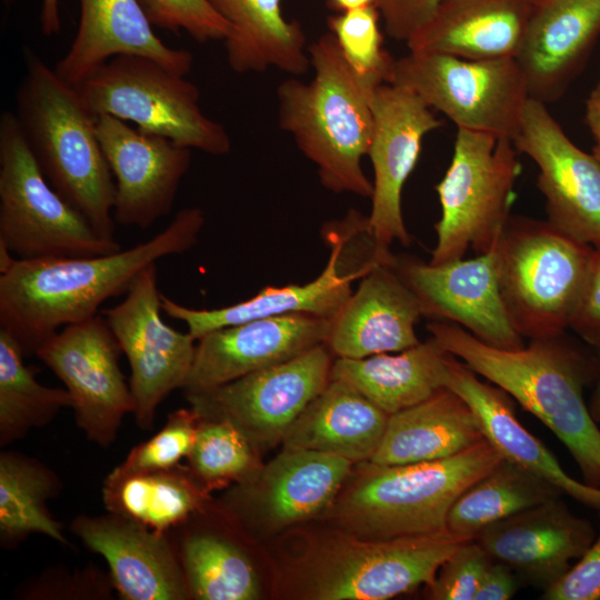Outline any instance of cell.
<instances>
[{
	"instance_id": "6da1fadb",
	"label": "cell",
	"mask_w": 600,
	"mask_h": 600,
	"mask_svg": "<svg viewBox=\"0 0 600 600\" xmlns=\"http://www.w3.org/2000/svg\"><path fill=\"white\" fill-rule=\"evenodd\" d=\"M203 223L200 208H186L162 231L129 249L91 257L16 258L0 272V328L26 357L34 356L60 327L87 320L106 300L127 293L144 268L191 249Z\"/></svg>"
},
{
	"instance_id": "7a4b0ae2",
	"label": "cell",
	"mask_w": 600,
	"mask_h": 600,
	"mask_svg": "<svg viewBox=\"0 0 600 600\" xmlns=\"http://www.w3.org/2000/svg\"><path fill=\"white\" fill-rule=\"evenodd\" d=\"M427 329L447 352L542 421L568 449L582 481L600 489V430L583 399L584 386L597 379L598 361L563 334L530 339L527 347L506 350L452 322L432 320Z\"/></svg>"
},
{
	"instance_id": "3957f363",
	"label": "cell",
	"mask_w": 600,
	"mask_h": 600,
	"mask_svg": "<svg viewBox=\"0 0 600 600\" xmlns=\"http://www.w3.org/2000/svg\"><path fill=\"white\" fill-rule=\"evenodd\" d=\"M308 53L312 79L289 78L277 88L279 126L317 167L324 188L370 198L373 186L361 162L373 133L372 94L386 82L358 74L330 31Z\"/></svg>"
},
{
	"instance_id": "277c9868",
	"label": "cell",
	"mask_w": 600,
	"mask_h": 600,
	"mask_svg": "<svg viewBox=\"0 0 600 600\" xmlns=\"http://www.w3.org/2000/svg\"><path fill=\"white\" fill-rule=\"evenodd\" d=\"M18 87L16 116L50 186L102 238L114 240L116 182L101 149L97 117L31 48Z\"/></svg>"
},
{
	"instance_id": "5b68a950",
	"label": "cell",
	"mask_w": 600,
	"mask_h": 600,
	"mask_svg": "<svg viewBox=\"0 0 600 600\" xmlns=\"http://www.w3.org/2000/svg\"><path fill=\"white\" fill-rule=\"evenodd\" d=\"M487 440L454 456L416 463H357L323 516L363 539L447 530L457 498L502 460Z\"/></svg>"
},
{
	"instance_id": "8992f818",
	"label": "cell",
	"mask_w": 600,
	"mask_h": 600,
	"mask_svg": "<svg viewBox=\"0 0 600 600\" xmlns=\"http://www.w3.org/2000/svg\"><path fill=\"white\" fill-rule=\"evenodd\" d=\"M469 538L448 530L363 539L333 527L284 569L281 589L306 600H386L427 587Z\"/></svg>"
},
{
	"instance_id": "52a82bcc",
	"label": "cell",
	"mask_w": 600,
	"mask_h": 600,
	"mask_svg": "<svg viewBox=\"0 0 600 600\" xmlns=\"http://www.w3.org/2000/svg\"><path fill=\"white\" fill-rule=\"evenodd\" d=\"M593 247L548 221L510 216L494 250L500 294L522 338L570 328Z\"/></svg>"
},
{
	"instance_id": "ba28073f",
	"label": "cell",
	"mask_w": 600,
	"mask_h": 600,
	"mask_svg": "<svg viewBox=\"0 0 600 600\" xmlns=\"http://www.w3.org/2000/svg\"><path fill=\"white\" fill-rule=\"evenodd\" d=\"M0 242L21 260L102 256L121 250L48 182L16 113L0 117Z\"/></svg>"
},
{
	"instance_id": "9c48e42d",
	"label": "cell",
	"mask_w": 600,
	"mask_h": 600,
	"mask_svg": "<svg viewBox=\"0 0 600 600\" xmlns=\"http://www.w3.org/2000/svg\"><path fill=\"white\" fill-rule=\"evenodd\" d=\"M512 140L458 128L453 154L436 186L441 217L430 263L461 260L469 248L492 251L510 217L521 171Z\"/></svg>"
},
{
	"instance_id": "30bf717a",
	"label": "cell",
	"mask_w": 600,
	"mask_h": 600,
	"mask_svg": "<svg viewBox=\"0 0 600 600\" xmlns=\"http://www.w3.org/2000/svg\"><path fill=\"white\" fill-rule=\"evenodd\" d=\"M76 89L96 117L109 114L131 121L142 132L212 156L231 150L224 127L202 112L198 88L152 59L116 56Z\"/></svg>"
},
{
	"instance_id": "8fae6325",
	"label": "cell",
	"mask_w": 600,
	"mask_h": 600,
	"mask_svg": "<svg viewBox=\"0 0 600 600\" xmlns=\"http://www.w3.org/2000/svg\"><path fill=\"white\" fill-rule=\"evenodd\" d=\"M390 83L409 89L458 128L512 141L530 98L516 58L468 60L410 51L394 59Z\"/></svg>"
},
{
	"instance_id": "7c38bea8",
	"label": "cell",
	"mask_w": 600,
	"mask_h": 600,
	"mask_svg": "<svg viewBox=\"0 0 600 600\" xmlns=\"http://www.w3.org/2000/svg\"><path fill=\"white\" fill-rule=\"evenodd\" d=\"M326 344L217 388L186 393L199 417L233 422L258 452L282 443L308 404L331 380L333 360Z\"/></svg>"
},
{
	"instance_id": "4fadbf2b",
	"label": "cell",
	"mask_w": 600,
	"mask_h": 600,
	"mask_svg": "<svg viewBox=\"0 0 600 600\" xmlns=\"http://www.w3.org/2000/svg\"><path fill=\"white\" fill-rule=\"evenodd\" d=\"M161 311L156 263L139 273L122 302L101 311L128 359L133 416L142 430H151L160 403L182 390L196 354L197 340L168 326Z\"/></svg>"
},
{
	"instance_id": "5bb4252c",
	"label": "cell",
	"mask_w": 600,
	"mask_h": 600,
	"mask_svg": "<svg viewBox=\"0 0 600 600\" xmlns=\"http://www.w3.org/2000/svg\"><path fill=\"white\" fill-rule=\"evenodd\" d=\"M122 350L107 320L96 314L68 324L37 350L68 390L74 421L88 440L111 446L134 399L119 367Z\"/></svg>"
},
{
	"instance_id": "9a60e30c",
	"label": "cell",
	"mask_w": 600,
	"mask_h": 600,
	"mask_svg": "<svg viewBox=\"0 0 600 600\" xmlns=\"http://www.w3.org/2000/svg\"><path fill=\"white\" fill-rule=\"evenodd\" d=\"M516 149L539 168L537 186L546 198L548 222L571 238L600 247V161L582 151L550 114L529 98Z\"/></svg>"
},
{
	"instance_id": "2e32d148",
	"label": "cell",
	"mask_w": 600,
	"mask_h": 600,
	"mask_svg": "<svg viewBox=\"0 0 600 600\" xmlns=\"http://www.w3.org/2000/svg\"><path fill=\"white\" fill-rule=\"evenodd\" d=\"M373 133L368 151L373 168L369 232L378 248L390 251L411 242L401 209L402 188L414 169L423 138L440 128L431 108L409 89L381 83L372 94Z\"/></svg>"
},
{
	"instance_id": "e0dca14e",
	"label": "cell",
	"mask_w": 600,
	"mask_h": 600,
	"mask_svg": "<svg viewBox=\"0 0 600 600\" xmlns=\"http://www.w3.org/2000/svg\"><path fill=\"white\" fill-rule=\"evenodd\" d=\"M353 469L339 456L283 447L224 507L249 528L274 531L323 516Z\"/></svg>"
},
{
	"instance_id": "ac0fdd59",
	"label": "cell",
	"mask_w": 600,
	"mask_h": 600,
	"mask_svg": "<svg viewBox=\"0 0 600 600\" xmlns=\"http://www.w3.org/2000/svg\"><path fill=\"white\" fill-rule=\"evenodd\" d=\"M96 130L116 182V223L148 229L171 211L191 149L109 114L97 117Z\"/></svg>"
},
{
	"instance_id": "d6986e66",
	"label": "cell",
	"mask_w": 600,
	"mask_h": 600,
	"mask_svg": "<svg viewBox=\"0 0 600 600\" xmlns=\"http://www.w3.org/2000/svg\"><path fill=\"white\" fill-rule=\"evenodd\" d=\"M396 269L417 296L422 316L459 324L496 348L524 347L500 294L494 250L443 264L397 257Z\"/></svg>"
},
{
	"instance_id": "ffe728a7",
	"label": "cell",
	"mask_w": 600,
	"mask_h": 600,
	"mask_svg": "<svg viewBox=\"0 0 600 600\" xmlns=\"http://www.w3.org/2000/svg\"><path fill=\"white\" fill-rule=\"evenodd\" d=\"M562 497L496 522L474 538L492 559L511 568L521 584L542 592L562 579L597 536L592 523L574 514Z\"/></svg>"
},
{
	"instance_id": "44dd1931",
	"label": "cell",
	"mask_w": 600,
	"mask_h": 600,
	"mask_svg": "<svg viewBox=\"0 0 600 600\" xmlns=\"http://www.w3.org/2000/svg\"><path fill=\"white\" fill-rule=\"evenodd\" d=\"M330 320L309 314L256 319L201 337L182 391L193 393L231 382L324 344Z\"/></svg>"
},
{
	"instance_id": "7402d4cb",
	"label": "cell",
	"mask_w": 600,
	"mask_h": 600,
	"mask_svg": "<svg viewBox=\"0 0 600 600\" xmlns=\"http://www.w3.org/2000/svg\"><path fill=\"white\" fill-rule=\"evenodd\" d=\"M71 531L106 560L110 582L126 600H189L174 540L123 517L81 514Z\"/></svg>"
},
{
	"instance_id": "603a6c76",
	"label": "cell",
	"mask_w": 600,
	"mask_h": 600,
	"mask_svg": "<svg viewBox=\"0 0 600 600\" xmlns=\"http://www.w3.org/2000/svg\"><path fill=\"white\" fill-rule=\"evenodd\" d=\"M421 316V304L396 261L379 263L330 320L324 344L336 358L403 351L421 342L414 330Z\"/></svg>"
},
{
	"instance_id": "cb8c5ba5",
	"label": "cell",
	"mask_w": 600,
	"mask_h": 600,
	"mask_svg": "<svg viewBox=\"0 0 600 600\" xmlns=\"http://www.w3.org/2000/svg\"><path fill=\"white\" fill-rule=\"evenodd\" d=\"M600 38V0H544L534 4L516 57L529 96L560 99Z\"/></svg>"
},
{
	"instance_id": "d4e9b609",
	"label": "cell",
	"mask_w": 600,
	"mask_h": 600,
	"mask_svg": "<svg viewBox=\"0 0 600 600\" xmlns=\"http://www.w3.org/2000/svg\"><path fill=\"white\" fill-rule=\"evenodd\" d=\"M327 236L329 260L322 272L310 282L266 287L247 300L209 310L188 308L162 294L161 310L168 317L184 322L196 340L218 329L268 317L309 314L331 320L352 293L351 282L362 278L377 264H348V258L342 257L343 231L338 233L331 229Z\"/></svg>"
},
{
	"instance_id": "484cf974",
	"label": "cell",
	"mask_w": 600,
	"mask_h": 600,
	"mask_svg": "<svg viewBox=\"0 0 600 600\" xmlns=\"http://www.w3.org/2000/svg\"><path fill=\"white\" fill-rule=\"evenodd\" d=\"M78 32L69 51L57 62V74L78 88L110 58L134 54L152 59L186 76L193 54L172 49L156 36L140 0H80Z\"/></svg>"
},
{
	"instance_id": "4316f807",
	"label": "cell",
	"mask_w": 600,
	"mask_h": 600,
	"mask_svg": "<svg viewBox=\"0 0 600 600\" xmlns=\"http://www.w3.org/2000/svg\"><path fill=\"white\" fill-rule=\"evenodd\" d=\"M444 387L462 397L476 412L486 439L509 460L554 486L588 508L600 510V489L570 477L551 451L517 419L504 391L478 379L449 353Z\"/></svg>"
},
{
	"instance_id": "83f0119b",
	"label": "cell",
	"mask_w": 600,
	"mask_h": 600,
	"mask_svg": "<svg viewBox=\"0 0 600 600\" xmlns=\"http://www.w3.org/2000/svg\"><path fill=\"white\" fill-rule=\"evenodd\" d=\"M533 6L528 0H444L406 43L410 51L468 60L516 58Z\"/></svg>"
},
{
	"instance_id": "f1b7e54d",
	"label": "cell",
	"mask_w": 600,
	"mask_h": 600,
	"mask_svg": "<svg viewBox=\"0 0 600 600\" xmlns=\"http://www.w3.org/2000/svg\"><path fill=\"white\" fill-rule=\"evenodd\" d=\"M486 439L469 403L441 388L428 399L389 416L371 462L404 464L439 460Z\"/></svg>"
},
{
	"instance_id": "f546056e",
	"label": "cell",
	"mask_w": 600,
	"mask_h": 600,
	"mask_svg": "<svg viewBox=\"0 0 600 600\" xmlns=\"http://www.w3.org/2000/svg\"><path fill=\"white\" fill-rule=\"evenodd\" d=\"M388 418L354 388L331 379L289 428L282 444L339 456L353 464L370 461Z\"/></svg>"
},
{
	"instance_id": "4dcf8cb0",
	"label": "cell",
	"mask_w": 600,
	"mask_h": 600,
	"mask_svg": "<svg viewBox=\"0 0 600 600\" xmlns=\"http://www.w3.org/2000/svg\"><path fill=\"white\" fill-rule=\"evenodd\" d=\"M232 26L223 41L229 67L237 73L277 68L301 76L311 67L301 24L284 18L282 0H208Z\"/></svg>"
},
{
	"instance_id": "1f68e13d",
	"label": "cell",
	"mask_w": 600,
	"mask_h": 600,
	"mask_svg": "<svg viewBox=\"0 0 600 600\" xmlns=\"http://www.w3.org/2000/svg\"><path fill=\"white\" fill-rule=\"evenodd\" d=\"M448 354L431 337L397 354L336 358L331 379L351 386L390 416L444 388Z\"/></svg>"
},
{
	"instance_id": "d6a6232c",
	"label": "cell",
	"mask_w": 600,
	"mask_h": 600,
	"mask_svg": "<svg viewBox=\"0 0 600 600\" xmlns=\"http://www.w3.org/2000/svg\"><path fill=\"white\" fill-rule=\"evenodd\" d=\"M199 511L170 531L190 599H259L260 578L247 549L230 531L204 526Z\"/></svg>"
},
{
	"instance_id": "836d02e7",
	"label": "cell",
	"mask_w": 600,
	"mask_h": 600,
	"mask_svg": "<svg viewBox=\"0 0 600 600\" xmlns=\"http://www.w3.org/2000/svg\"><path fill=\"white\" fill-rule=\"evenodd\" d=\"M108 512L167 533L210 502L209 493L187 464L171 469L129 472L116 467L102 483Z\"/></svg>"
},
{
	"instance_id": "e575fe53",
	"label": "cell",
	"mask_w": 600,
	"mask_h": 600,
	"mask_svg": "<svg viewBox=\"0 0 600 600\" xmlns=\"http://www.w3.org/2000/svg\"><path fill=\"white\" fill-rule=\"evenodd\" d=\"M61 489L58 476L42 462L17 451L0 453V538L13 547L30 534L68 544L62 526L47 502Z\"/></svg>"
},
{
	"instance_id": "d590c367",
	"label": "cell",
	"mask_w": 600,
	"mask_h": 600,
	"mask_svg": "<svg viewBox=\"0 0 600 600\" xmlns=\"http://www.w3.org/2000/svg\"><path fill=\"white\" fill-rule=\"evenodd\" d=\"M560 496L551 483L502 459L457 498L447 530L474 539L487 527Z\"/></svg>"
},
{
	"instance_id": "8d00e7d4",
	"label": "cell",
	"mask_w": 600,
	"mask_h": 600,
	"mask_svg": "<svg viewBox=\"0 0 600 600\" xmlns=\"http://www.w3.org/2000/svg\"><path fill=\"white\" fill-rule=\"evenodd\" d=\"M19 342L0 328V446L22 439L31 429L48 424L63 408H71L67 389L46 387L36 370L24 364Z\"/></svg>"
},
{
	"instance_id": "74e56055",
	"label": "cell",
	"mask_w": 600,
	"mask_h": 600,
	"mask_svg": "<svg viewBox=\"0 0 600 600\" xmlns=\"http://www.w3.org/2000/svg\"><path fill=\"white\" fill-rule=\"evenodd\" d=\"M246 434L224 418H201L187 466L208 491L242 484L257 477L262 466Z\"/></svg>"
},
{
	"instance_id": "f35d334b",
	"label": "cell",
	"mask_w": 600,
	"mask_h": 600,
	"mask_svg": "<svg viewBox=\"0 0 600 600\" xmlns=\"http://www.w3.org/2000/svg\"><path fill=\"white\" fill-rule=\"evenodd\" d=\"M380 17L377 7L369 6L332 14L327 24L347 62L358 74L390 83L394 59L382 46Z\"/></svg>"
},
{
	"instance_id": "ab89813d",
	"label": "cell",
	"mask_w": 600,
	"mask_h": 600,
	"mask_svg": "<svg viewBox=\"0 0 600 600\" xmlns=\"http://www.w3.org/2000/svg\"><path fill=\"white\" fill-rule=\"evenodd\" d=\"M200 417L192 409L171 412L162 428L134 446L117 467L129 472L171 469L187 458L196 439Z\"/></svg>"
},
{
	"instance_id": "60d3db41",
	"label": "cell",
	"mask_w": 600,
	"mask_h": 600,
	"mask_svg": "<svg viewBox=\"0 0 600 600\" xmlns=\"http://www.w3.org/2000/svg\"><path fill=\"white\" fill-rule=\"evenodd\" d=\"M152 26L172 32L186 31L197 42L224 41L232 26L208 0H140Z\"/></svg>"
},
{
	"instance_id": "b9f144b4",
	"label": "cell",
	"mask_w": 600,
	"mask_h": 600,
	"mask_svg": "<svg viewBox=\"0 0 600 600\" xmlns=\"http://www.w3.org/2000/svg\"><path fill=\"white\" fill-rule=\"evenodd\" d=\"M493 559L471 539L460 544L426 587L433 600H474L482 576Z\"/></svg>"
},
{
	"instance_id": "7bdbcfd3",
	"label": "cell",
	"mask_w": 600,
	"mask_h": 600,
	"mask_svg": "<svg viewBox=\"0 0 600 600\" xmlns=\"http://www.w3.org/2000/svg\"><path fill=\"white\" fill-rule=\"evenodd\" d=\"M599 532L586 552L554 586L542 592L543 600H600Z\"/></svg>"
},
{
	"instance_id": "ee69618b",
	"label": "cell",
	"mask_w": 600,
	"mask_h": 600,
	"mask_svg": "<svg viewBox=\"0 0 600 600\" xmlns=\"http://www.w3.org/2000/svg\"><path fill=\"white\" fill-rule=\"evenodd\" d=\"M444 0H376L388 36L407 42L434 14Z\"/></svg>"
},
{
	"instance_id": "f6af8a7d",
	"label": "cell",
	"mask_w": 600,
	"mask_h": 600,
	"mask_svg": "<svg viewBox=\"0 0 600 600\" xmlns=\"http://www.w3.org/2000/svg\"><path fill=\"white\" fill-rule=\"evenodd\" d=\"M570 329L589 344L600 347V247H593L580 301Z\"/></svg>"
},
{
	"instance_id": "bcb514c9",
	"label": "cell",
	"mask_w": 600,
	"mask_h": 600,
	"mask_svg": "<svg viewBox=\"0 0 600 600\" xmlns=\"http://www.w3.org/2000/svg\"><path fill=\"white\" fill-rule=\"evenodd\" d=\"M520 586L521 581L514 571L493 559L482 576L474 600H508Z\"/></svg>"
},
{
	"instance_id": "7dc6e473",
	"label": "cell",
	"mask_w": 600,
	"mask_h": 600,
	"mask_svg": "<svg viewBox=\"0 0 600 600\" xmlns=\"http://www.w3.org/2000/svg\"><path fill=\"white\" fill-rule=\"evenodd\" d=\"M584 121L596 140V146H600V77L586 101Z\"/></svg>"
},
{
	"instance_id": "c3c4849f",
	"label": "cell",
	"mask_w": 600,
	"mask_h": 600,
	"mask_svg": "<svg viewBox=\"0 0 600 600\" xmlns=\"http://www.w3.org/2000/svg\"><path fill=\"white\" fill-rule=\"evenodd\" d=\"M40 26L41 32L51 37L61 30L59 0H41Z\"/></svg>"
},
{
	"instance_id": "681fc988",
	"label": "cell",
	"mask_w": 600,
	"mask_h": 600,
	"mask_svg": "<svg viewBox=\"0 0 600 600\" xmlns=\"http://www.w3.org/2000/svg\"><path fill=\"white\" fill-rule=\"evenodd\" d=\"M327 6L337 13L347 12L369 6H374L376 0H327Z\"/></svg>"
},
{
	"instance_id": "f907efd6",
	"label": "cell",
	"mask_w": 600,
	"mask_h": 600,
	"mask_svg": "<svg viewBox=\"0 0 600 600\" xmlns=\"http://www.w3.org/2000/svg\"><path fill=\"white\" fill-rule=\"evenodd\" d=\"M599 352V370L597 376V384L593 390V393L591 396L590 402H589V411L591 413V417L597 423H600V347L598 348Z\"/></svg>"
},
{
	"instance_id": "816d5d0a",
	"label": "cell",
	"mask_w": 600,
	"mask_h": 600,
	"mask_svg": "<svg viewBox=\"0 0 600 600\" xmlns=\"http://www.w3.org/2000/svg\"><path fill=\"white\" fill-rule=\"evenodd\" d=\"M592 154L600 161V146L593 147Z\"/></svg>"
},
{
	"instance_id": "f5cc1de1",
	"label": "cell",
	"mask_w": 600,
	"mask_h": 600,
	"mask_svg": "<svg viewBox=\"0 0 600 600\" xmlns=\"http://www.w3.org/2000/svg\"><path fill=\"white\" fill-rule=\"evenodd\" d=\"M529 2H531L532 4H538L544 0H528Z\"/></svg>"
},
{
	"instance_id": "db71d44e",
	"label": "cell",
	"mask_w": 600,
	"mask_h": 600,
	"mask_svg": "<svg viewBox=\"0 0 600 600\" xmlns=\"http://www.w3.org/2000/svg\"><path fill=\"white\" fill-rule=\"evenodd\" d=\"M3 1H4L6 3H9V2H11L12 0H3Z\"/></svg>"
}]
</instances>
